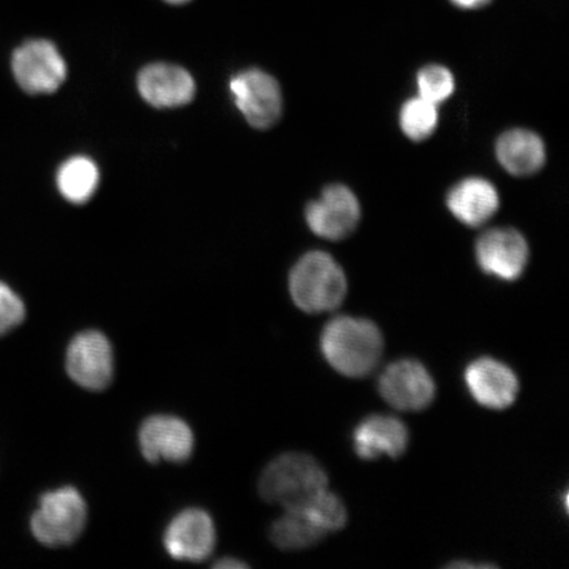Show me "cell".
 Wrapping results in <instances>:
<instances>
[{
    "label": "cell",
    "instance_id": "obj_26",
    "mask_svg": "<svg viewBox=\"0 0 569 569\" xmlns=\"http://www.w3.org/2000/svg\"><path fill=\"white\" fill-rule=\"evenodd\" d=\"M166 2L172 3V4H182V3L189 2V0H166Z\"/></svg>",
    "mask_w": 569,
    "mask_h": 569
},
{
    "label": "cell",
    "instance_id": "obj_6",
    "mask_svg": "<svg viewBox=\"0 0 569 569\" xmlns=\"http://www.w3.org/2000/svg\"><path fill=\"white\" fill-rule=\"evenodd\" d=\"M230 89L234 104L252 127L266 130L280 119L282 94L272 76L258 69L241 71L232 78Z\"/></svg>",
    "mask_w": 569,
    "mask_h": 569
},
{
    "label": "cell",
    "instance_id": "obj_7",
    "mask_svg": "<svg viewBox=\"0 0 569 569\" xmlns=\"http://www.w3.org/2000/svg\"><path fill=\"white\" fill-rule=\"evenodd\" d=\"M67 371L70 379L84 389L99 391L109 387L113 377L109 339L94 330L78 333L68 347Z\"/></svg>",
    "mask_w": 569,
    "mask_h": 569
},
{
    "label": "cell",
    "instance_id": "obj_23",
    "mask_svg": "<svg viewBox=\"0 0 569 569\" xmlns=\"http://www.w3.org/2000/svg\"><path fill=\"white\" fill-rule=\"evenodd\" d=\"M26 305L9 283L0 281V338L9 336L24 322Z\"/></svg>",
    "mask_w": 569,
    "mask_h": 569
},
{
    "label": "cell",
    "instance_id": "obj_14",
    "mask_svg": "<svg viewBox=\"0 0 569 569\" xmlns=\"http://www.w3.org/2000/svg\"><path fill=\"white\" fill-rule=\"evenodd\" d=\"M139 91L149 104L170 109L188 104L196 94V82L189 71L170 66L153 63L141 70Z\"/></svg>",
    "mask_w": 569,
    "mask_h": 569
},
{
    "label": "cell",
    "instance_id": "obj_24",
    "mask_svg": "<svg viewBox=\"0 0 569 569\" xmlns=\"http://www.w3.org/2000/svg\"><path fill=\"white\" fill-rule=\"evenodd\" d=\"M455 6L460 7V9L465 10H476L480 9L490 2V0H451Z\"/></svg>",
    "mask_w": 569,
    "mask_h": 569
},
{
    "label": "cell",
    "instance_id": "obj_1",
    "mask_svg": "<svg viewBox=\"0 0 569 569\" xmlns=\"http://www.w3.org/2000/svg\"><path fill=\"white\" fill-rule=\"evenodd\" d=\"M382 348L380 330L367 319L338 317L326 325L320 337L325 359L336 371L352 379L373 371Z\"/></svg>",
    "mask_w": 569,
    "mask_h": 569
},
{
    "label": "cell",
    "instance_id": "obj_22",
    "mask_svg": "<svg viewBox=\"0 0 569 569\" xmlns=\"http://www.w3.org/2000/svg\"><path fill=\"white\" fill-rule=\"evenodd\" d=\"M417 83L419 97L437 106L450 98L455 91L451 71L440 66H429L419 71Z\"/></svg>",
    "mask_w": 569,
    "mask_h": 569
},
{
    "label": "cell",
    "instance_id": "obj_25",
    "mask_svg": "<svg viewBox=\"0 0 569 569\" xmlns=\"http://www.w3.org/2000/svg\"><path fill=\"white\" fill-rule=\"evenodd\" d=\"M216 567L217 568H244L246 565L243 563V561L227 558V559L218 561Z\"/></svg>",
    "mask_w": 569,
    "mask_h": 569
},
{
    "label": "cell",
    "instance_id": "obj_18",
    "mask_svg": "<svg viewBox=\"0 0 569 569\" xmlns=\"http://www.w3.org/2000/svg\"><path fill=\"white\" fill-rule=\"evenodd\" d=\"M327 532L300 508L284 509L270 530V538L282 550H303L315 546Z\"/></svg>",
    "mask_w": 569,
    "mask_h": 569
},
{
    "label": "cell",
    "instance_id": "obj_5",
    "mask_svg": "<svg viewBox=\"0 0 569 569\" xmlns=\"http://www.w3.org/2000/svg\"><path fill=\"white\" fill-rule=\"evenodd\" d=\"M13 78L31 96L51 94L67 77V63L53 42L28 40L12 54Z\"/></svg>",
    "mask_w": 569,
    "mask_h": 569
},
{
    "label": "cell",
    "instance_id": "obj_3",
    "mask_svg": "<svg viewBox=\"0 0 569 569\" xmlns=\"http://www.w3.org/2000/svg\"><path fill=\"white\" fill-rule=\"evenodd\" d=\"M291 298L301 310L316 315L337 309L347 295L343 269L326 252H310L297 262L289 279Z\"/></svg>",
    "mask_w": 569,
    "mask_h": 569
},
{
    "label": "cell",
    "instance_id": "obj_12",
    "mask_svg": "<svg viewBox=\"0 0 569 569\" xmlns=\"http://www.w3.org/2000/svg\"><path fill=\"white\" fill-rule=\"evenodd\" d=\"M139 442L148 461L182 462L191 457L194 448L193 431L172 416H154L142 423Z\"/></svg>",
    "mask_w": 569,
    "mask_h": 569
},
{
    "label": "cell",
    "instance_id": "obj_2",
    "mask_svg": "<svg viewBox=\"0 0 569 569\" xmlns=\"http://www.w3.org/2000/svg\"><path fill=\"white\" fill-rule=\"evenodd\" d=\"M327 483V473L316 459L303 453H287L266 468L259 489L266 501L291 509L325 492Z\"/></svg>",
    "mask_w": 569,
    "mask_h": 569
},
{
    "label": "cell",
    "instance_id": "obj_19",
    "mask_svg": "<svg viewBox=\"0 0 569 569\" xmlns=\"http://www.w3.org/2000/svg\"><path fill=\"white\" fill-rule=\"evenodd\" d=\"M99 183V170L88 158H71L57 172V187L69 202L84 203L94 196Z\"/></svg>",
    "mask_w": 569,
    "mask_h": 569
},
{
    "label": "cell",
    "instance_id": "obj_17",
    "mask_svg": "<svg viewBox=\"0 0 569 569\" xmlns=\"http://www.w3.org/2000/svg\"><path fill=\"white\" fill-rule=\"evenodd\" d=\"M496 153L503 169L518 177L537 173L546 162L542 139L528 130H510L501 134Z\"/></svg>",
    "mask_w": 569,
    "mask_h": 569
},
{
    "label": "cell",
    "instance_id": "obj_8",
    "mask_svg": "<svg viewBox=\"0 0 569 569\" xmlns=\"http://www.w3.org/2000/svg\"><path fill=\"white\" fill-rule=\"evenodd\" d=\"M379 390L391 407L402 411H421L432 402L436 383L421 362L400 360L382 372Z\"/></svg>",
    "mask_w": 569,
    "mask_h": 569
},
{
    "label": "cell",
    "instance_id": "obj_11",
    "mask_svg": "<svg viewBox=\"0 0 569 569\" xmlns=\"http://www.w3.org/2000/svg\"><path fill=\"white\" fill-rule=\"evenodd\" d=\"M216 528L211 517L201 509H187L172 519L163 536V546L177 560L202 561L216 547Z\"/></svg>",
    "mask_w": 569,
    "mask_h": 569
},
{
    "label": "cell",
    "instance_id": "obj_10",
    "mask_svg": "<svg viewBox=\"0 0 569 569\" xmlns=\"http://www.w3.org/2000/svg\"><path fill=\"white\" fill-rule=\"evenodd\" d=\"M476 259L487 274L515 281L528 266V241L513 229L489 230L481 234L476 244Z\"/></svg>",
    "mask_w": 569,
    "mask_h": 569
},
{
    "label": "cell",
    "instance_id": "obj_15",
    "mask_svg": "<svg viewBox=\"0 0 569 569\" xmlns=\"http://www.w3.org/2000/svg\"><path fill=\"white\" fill-rule=\"evenodd\" d=\"M408 443L407 426L395 417H368L353 432L355 451L366 460L379 458L381 455L389 458L401 457Z\"/></svg>",
    "mask_w": 569,
    "mask_h": 569
},
{
    "label": "cell",
    "instance_id": "obj_16",
    "mask_svg": "<svg viewBox=\"0 0 569 569\" xmlns=\"http://www.w3.org/2000/svg\"><path fill=\"white\" fill-rule=\"evenodd\" d=\"M500 204L497 189L483 178H467L447 197V206L461 223L479 227L495 216Z\"/></svg>",
    "mask_w": 569,
    "mask_h": 569
},
{
    "label": "cell",
    "instance_id": "obj_13",
    "mask_svg": "<svg viewBox=\"0 0 569 569\" xmlns=\"http://www.w3.org/2000/svg\"><path fill=\"white\" fill-rule=\"evenodd\" d=\"M466 383L475 401L492 410H503L516 401L518 379L501 361L482 358L466 371Z\"/></svg>",
    "mask_w": 569,
    "mask_h": 569
},
{
    "label": "cell",
    "instance_id": "obj_4",
    "mask_svg": "<svg viewBox=\"0 0 569 569\" xmlns=\"http://www.w3.org/2000/svg\"><path fill=\"white\" fill-rule=\"evenodd\" d=\"M87 518V502L76 488L49 490L41 495L32 513L31 532L47 547L69 546L80 538Z\"/></svg>",
    "mask_w": 569,
    "mask_h": 569
},
{
    "label": "cell",
    "instance_id": "obj_21",
    "mask_svg": "<svg viewBox=\"0 0 569 569\" xmlns=\"http://www.w3.org/2000/svg\"><path fill=\"white\" fill-rule=\"evenodd\" d=\"M297 508L302 509L325 532L340 530L347 522L345 503L329 490Z\"/></svg>",
    "mask_w": 569,
    "mask_h": 569
},
{
    "label": "cell",
    "instance_id": "obj_20",
    "mask_svg": "<svg viewBox=\"0 0 569 569\" xmlns=\"http://www.w3.org/2000/svg\"><path fill=\"white\" fill-rule=\"evenodd\" d=\"M426 99L418 97L402 106L400 123L405 134L411 140L430 138L438 126V109Z\"/></svg>",
    "mask_w": 569,
    "mask_h": 569
},
{
    "label": "cell",
    "instance_id": "obj_9",
    "mask_svg": "<svg viewBox=\"0 0 569 569\" xmlns=\"http://www.w3.org/2000/svg\"><path fill=\"white\" fill-rule=\"evenodd\" d=\"M306 220L318 237L329 240L346 239L360 220V203L343 184H331L317 201L306 209Z\"/></svg>",
    "mask_w": 569,
    "mask_h": 569
}]
</instances>
